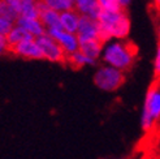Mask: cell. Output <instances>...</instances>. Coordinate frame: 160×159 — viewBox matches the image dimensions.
Listing matches in <instances>:
<instances>
[{
	"instance_id": "2e32d148",
	"label": "cell",
	"mask_w": 160,
	"mask_h": 159,
	"mask_svg": "<svg viewBox=\"0 0 160 159\" xmlns=\"http://www.w3.org/2000/svg\"><path fill=\"white\" fill-rule=\"evenodd\" d=\"M14 26V23L9 20H7L4 17H0V34L2 35H7L8 31Z\"/></svg>"
},
{
	"instance_id": "7402d4cb",
	"label": "cell",
	"mask_w": 160,
	"mask_h": 159,
	"mask_svg": "<svg viewBox=\"0 0 160 159\" xmlns=\"http://www.w3.org/2000/svg\"><path fill=\"white\" fill-rule=\"evenodd\" d=\"M159 43H160V25H159Z\"/></svg>"
},
{
	"instance_id": "277c9868",
	"label": "cell",
	"mask_w": 160,
	"mask_h": 159,
	"mask_svg": "<svg viewBox=\"0 0 160 159\" xmlns=\"http://www.w3.org/2000/svg\"><path fill=\"white\" fill-rule=\"evenodd\" d=\"M92 81L102 91H117L125 82V72L109 65H102L94 73Z\"/></svg>"
},
{
	"instance_id": "52a82bcc",
	"label": "cell",
	"mask_w": 160,
	"mask_h": 159,
	"mask_svg": "<svg viewBox=\"0 0 160 159\" xmlns=\"http://www.w3.org/2000/svg\"><path fill=\"white\" fill-rule=\"evenodd\" d=\"M47 34L52 37L61 46V49L67 54V56L78 51L79 43H78V38L76 34H70L62 29H48L47 30Z\"/></svg>"
},
{
	"instance_id": "7a4b0ae2",
	"label": "cell",
	"mask_w": 160,
	"mask_h": 159,
	"mask_svg": "<svg viewBox=\"0 0 160 159\" xmlns=\"http://www.w3.org/2000/svg\"><path fill=\"white\" fill-rule=\"evenodd\" d=\"M99 39L107 43L109 39H125L130 31V20L126 9L118 12L100 11L99 17Z\"/></svg>"
},
{
	"instance_id": "d6986e66",
	"label": "cell",
	"mask_w": 160,
	"mask_h": 159,
	"mask_svg": "<svg viewBox=\"0 0 160 159\" xmlns=\"http://www.w3.org/2000/svg\"><path fill=\"white\" fill-rule=\"evenodd\" d=\"M118 2H120V4H121L124 8H126V7H128V4H129L130 0H118Z\"/></svg>"
},
{
	"instance_id": "3957f363",
	"label": "cell",
	"mask_w": 160,
	"mask_h": 159,
	"mask_svg": "<svg viewBox=\"0 0 160 159\" xmlns=\"http://www.w3.org/2000/svg\"><path fill=\"white\" fill-rule=\"evenodd\" d=\"M160 120V82H154L148 87L141 114V128L143 132H151Z\"/></svg>"
},
{
	"instance_id": "e0dca14e",
	"label": "cell",
	"mask_w": 160,
	"mask_h": 159,
	"mask_svg": "<svg viewBox=\"0 0 160 159\" xmlns=\"http://www.w3.org/2000/svg\"><path fill=\"white\" fill-rule=\"evenodd\" d=\"M154 76L156 80H160V43L158 44V50L154 60Z\"/></svg>"
},
{
	"instance_id": "7c38bea8",
	"label": "cell",
	"mask_w": 160,
	"mask_h": 159,
	"mask_svg": "<svg viewBox=\"0 0 160 159\" xmlns=\"http://www.w3.org/2000/svg\"><path fill=\"white\" fill-rule=\"evenodd\" d=\"M14 25H17L33 35L34 38L44 35L47 33L46 28L42 25V22L39 20H31V18H25V17H18L17 21L14 22Z\"/></svg>"
},
{
	"instance_id": "5b68a950",
	"label": "cell",
	"mask_w": 160,
	"mask_h": 159,
	"mask_svg": "<svg viewBox=\"0 0 160 159\" xmlns=\"http://www.w3.org/2000/svg\"><path fill=\"white\" fill-rule=\"evenodd\" d=\"M34 39L39 50L42 51L44 60H48L51 63H58V64H67V54L64 52L61 46L52 37H50L46 33L44 35L37 37Z\"/></svg>"
},
{
	"instance_id": "8fae6325",
	"label": "cell",
	"mask_w": 160,
	"mask_h": 159,
	"mask_svg": "<svg viewBox=\"0 0 160 159\" xmlns=\"http://www.w3.org/2000/svg\"><path fill=\"white\" fill-rule=\"evenodd\" d=\"M60 16V22H61V29L68 31L70 34H76L78 29V22H79V14L76 9L65 11V12H59Z\"/></svg>"
},
{
	"instance_id": "9a60e30c",
	"label": "cell",
	"mask_w": 160,
	"mask_h": 159,
	"mask_svg": "<svg viewBox=\"0 0 160 159\" xmlns=\"http://www.w3.org/2000/svg\"><path fill=\"white\" fill-rule=\"evenodd\" d=\"M100 9L103 11H109V12H118L121 9H126L121 4H120L118 0H97Z\"/></svg>"
},
{
	"instance_id": "5bb4252c",
	"label": "cell",
	"mask_w": 160,
	"mask_h": 159,
	"mask_svg": "<svg viewBox=\"0 0 160 159\" xmlns=\"http://www.w3.org/2000/svg\"><path fill=\"white\" fill-rule=\"evenodd\" d=\"M67 64H69L70 67H73L76 69H79L86 65H95L97 64V60H94L89 56H86L85 54H82L81 51H76L73 54H70L67 56Z\"/></svg>"
},
{
	"instance_id": "8992f818",
	"label": "cell",
	"mask_w": 160,
	"mask_h": 159,
	"mask_svg": "<svg viewBox=\"0 0 160 159\" xmlns=\"http://www.w3.org/2000/svg\"><path fill=\"white\" fill-rule=\"evenodd\" d=\"M9 54H13L14 56L28 60H44L42 51L39 50L35 39H29V41L9 47Z\"/></svg>"
},
{
	"instance_id": "9c48e42d",
	"label": "cell",
	"mask_w": 160,
	"mask_h": 159,
	"mask_svg": "<svg viewBox=\"0 0 160 159\" xmlns=\"http://www.w3.org/2000/svg\"><path fill=\"white\" fill-rule=\"evenodd\" d=\"M79 46L78 50L86 56H89L94 60H98V58L102 55L103 47H104V42H102L99 38L97 39H86V41H78Z\"/></svg>"
},
{
	"instance_id": "44dd1931",
	"label": "cell",
	"mask_w": 160,
	"mask_h": 159,
	"mask_svg": "<svg viewBox=\"0 0 160 159\" xmlns=\"http://www.w3.org/2000/svg\"><path fill=\"white\" fill-rule=\"evenodd\" d=\"M3 4H4V2H3V0H0V17H2V9H3Z\"/></svg>"
},
{
	"instance_id": "4fadbf2b",
	"label": "cell",
	"mask_w": 160,
	"mask_h": 159,
	"mask_svg": "<svg viewBox=\"0 0 160 159\" xmlns=\"http://www.w3.org/2000/svg\"><path fill=\"white\" fill-rule=\"evenodd\" d=\"M5 38H7V42L9 44V47H12L14 44H18L21 42L29 41V39H34V37L31 35L29 31H26L25 29H22L17 25H14L9 31H8Z\"/></svg>"
},
{
	"instance_id": "30bf717a",
	"label": "cell",
	"mask_w": 160,
	"mask_h": 159,
	"mask_svg": "<svg viewBox=\"0 0 160 159\" xmlns=\"http://www.w3.org/2000/svg\"><path fill=\"white\" fill-rule=\"evenodd\" d=\"M76 11L81 16H87L98 20L99 13H100V7L97 0H73Z\"/></svg>"
},
{
	"instance_id": "ba28073f",
	"label": "cell",
	"mask_w": 160,
	"mask_h": 159,
	"mask_svg": "<svg viewBox=\"0 0 160 159\" xmlns=\"http://www.w3.org/2000/svg\"><path fill=\"white\" fill-rule=\"evenodd\" d=\"M76 35L78 38V41L99 38V22H98V20L87 17V16H79V22H78V29H77Z\"/></svg>"
},
{
	"instance_id": "ac0fdd59",
	"label": "cell",
	"mask_w": 160,
	"mask_h": 159,
	"mask_svg": "<svg viewBox=\"0 0 160 159\" xmlns=\"http://www.w3.org/2000/svg\"><path fill=\"white\" fill-rule=\"evenodd\" d=\"M5 54H9V44L7 42L5 35L0 34V56H3Z\"/></svg>"
},
{
	"instance_id": "ffe728a7",
	"label": "cell",
	"mask_w": 160,
	"mask_h": 159,
	"mask_svg": "<svg viewBox=\"0 0 160 159\" xmlns=\"http://www.w3.org/2000/svg\"><path fill=\"white\" fill-rule=\"evenodd\" d=\"M154 2H155V7L158 8V11L160 12V0H154Z\"/></svg>"
},
{
	"instance_id": "6da1fadb",
	"label": "cell",
	"mask_w": 160,
	"mask_h": 159,
	"mask_svg": "<svg viewBox=\"0 0 160 159\" xmlns=\"http://www.w3.org/2000/svg\"><path fill=\"white\" fill-rule=\"evenodd\" d=\"M137 55V46L130 41L121 39V41L106 43L102 51V59L106 63V65L126 72L134 65Z\"/></svg>"
}]
</instances>
